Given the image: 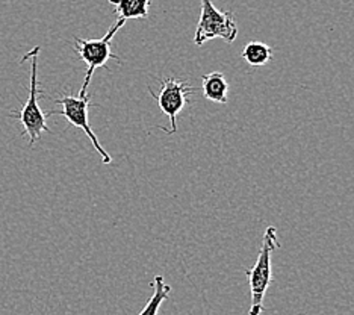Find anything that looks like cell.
<instances>
[{
	"instance_id": "obj_1",
	"label": "cell",
	"mask_w": 354,
	"mask_h": 315,
	"mask_svg": "<svg viewBox=\"0 0 354 315\" xmlns=\"http://www.w3.org/2000/svg\"><path fill=\"white\" fill-rule=\"evenodd\" d=\"M38 55L39 46L32 48L23 56L21 61L30 62V79H29V97L26 103L19 111H12L11 116L17 117L20 125L25 129V134L29 136V147H34L39 135L43 132L52 134L50 127L47 126V117L38 105V97L43 96V91L38 88Z\"/></svg>"
},
{
	"instance_id": "obj_2",
	"label": "cell",
	"mask_w": 354,
	"mask_h": 315,
	"mask_svg": "<svg viewBox=\"0 0 354 315\" xmlns=\"http://www.w3.org/2000/svg\"><path fill=\"white\" fill-rule=\"evenodd\" d=\"M281 247L279 242L277 229L274 226H268L265 229L263 238L259 255H257V261L253 265V269L245 270V276L248 278V284H250L252 291V306L248 315H261L263 312V298L267 294L268 287L272 282L271 276V258L272 253Z\"/></svg>"
},
{
	"instance_id": "obj_3",
	"label": "cell",
	"mask_w": 354,
	"mask_h": 315,
	"mask_svg": "<svg viewBox=\"0 0 354 315\" xmlns=\"http://www.w3.org/2000/svg\"><path fill=\"white\" fill-rule=\"evenodd\" d=\"M124 24H126L124 20L118 19L117 23L112 24V26L108 29L106 34L97 39H84L80 37H75V51L77 52L79 58L88 66L82 88H80L79 96H77L79 99H84V97L88 96V87H90L91 78H93L95 70L106 66V62L109 60H115L117 62L122 64L120 56L112 53L111 42L117 32L124 26Z\"/></svg>"
},
{
	"instance_id": "obj_4",
	"label": "cell",
	"mask_w": 354,
	"mask_h": 315,
	"mask_svg": "<svg viewBox=\"0 0 354 315\" xmlns=\"http://www.w3.org/2000/svg\"><path fill=\"white\" fill-rule=\"evenodd\" d=\"M238 37V26L230 11H220L212 0H202V12L194 34V44L203 46L209 39L221 38L226 43H233Z\"/></svg>"
},
{
	"instance_id": "obj_5",
	"label": "cell",
	"mask_w": 354,
	"mask_h": 315,
	"mask_svg": "<svg viewBox=\"0 0 354 315\" xmlns=\"http://www.w3.org/2000/svg\"><path fill=\"white\" fill-rule=\"evenodd\" d=\"M149 93L155 97L159 109L164 112L171 123L170 129H165L164 126H160V129L165 131L167 134H176L177 116L180 114L182 109L187 107L188 103H191V97L194 96L196 88L191 87L187 80L171 76L160 80L159 94L153 93L151 88H149Z\"/></svg>"
},
{
	"instance_id": "obj_6",
	"label": "cell",
	"mask_w": 354,
	"mask_h": 315,
	"mask_svg": "<svg viewBox=\"0 0 354 315\" xmlns=\"http://www.w3.org/2000/svg\"><path fill=\"white\" fill-rule=\"evenodd\" d=\"M55 102L61 105L62 109L58 111H50L47 112L46 117H50V116H62L68 120V123L75 127L82 129V131L86 134L88 138L91 140L93 145L95 152L99 153L100 158H102V163L103 164H111L112 163V158L109 153L102 147L100 141L97 140V136H95L94 131L90 126V120H88V109L91 107V100H90V94L84 99H79L77 96H71V94H64L61 96L59 99H55Z\"/></svg>"
},
{
	"instance_id": "obj_7",
	"label": "cell",
	"mask_w": 354,
	"mask_h": 315,
	"mask_svg": "<svg viewBox=\"0 0 354 315\" xmlns=\"http://www.w3.org/2000/svg\"><path fill=\"white\" fill-rule=\"evenodd\" d=\"M202 90L207 100L215 103H227V94L230 90L229 80L221 71L206 73L202 76Z\"/></svg>"
},
{
	"instance_id": "obj_8",
	"label": "cell",
	"mask_w": 354,
	"mask_h": 315,
	"mask_svg": "<svg viewBox=\"0 0 354 315\" xmlns=\"http://www.w3.org/2000/svg\"><path fill=\"white\" fill-rule=\"evenodd\" d=\"M115 6L118 19L124 21L135 19H146L149 15L151 0H108Z\"/></svg>"
},
{
	"instance_id": "obj_9",
	"label": "cell",
	"mask_w": 354,
	"mask_h": 315,
	"mask_svg": "<svg viewBox=\"0 0 354 315\" xmlns=\"http://www.w3.org/2000/svg\"><path fill=\"white\" fill-rule=\"evenodd\" d=\"M241 58H243L248 66L262 67L265 64L272 61V48L268 44L261 42H250L244 46Z\"/></svg>"
},
{
	"instance_id": "obj_10",
	"label": "cell",
	"mask_w": 354,
	"mask_h": 315,
	"mask_svg": "<svg viewBox=\"0 0 354 315\" xmlns=\"http://www.w3.org/2000/svg\"><path fill=\"white\" fill-rule=\"evenodd\" d=\"M171 293V287L167 285L162 276H155L153 280V294L147 300L144 309L138 315H158V311L165 300H168Z\"/></svg>"
}]
</instances>
